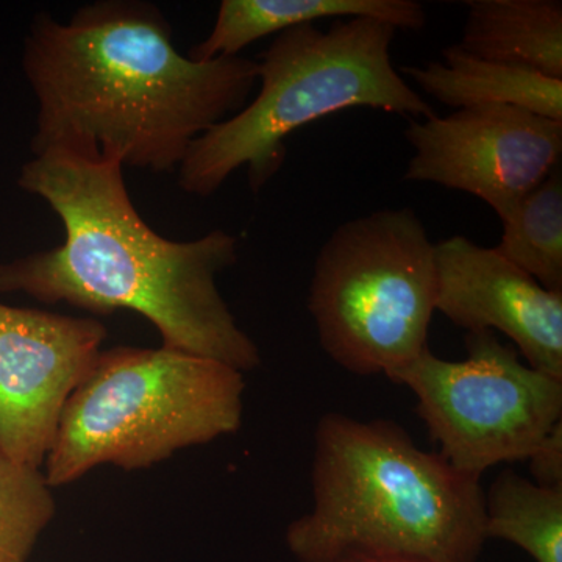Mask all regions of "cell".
Masks as SVG:
<instances>
[{"instance_id": "obj_1", "label": "cell", "mask_w": 562, "mask_h": 562, "mask_svg": "<svg viewBox=\"0 0 562 562\" xmlns=\"http://www.w3.org/2000/svg\"><path fill=\"white\" fill-rule=\"evenodd\" d=\"M22 69L36 99L33 157L116 161L154 173L179 171L195 139L246 106L258 61H194L172 27L143 0H99L68 22L38 13Z\"/></svg>"}, {"instance_id": "obj_2", "label": "cell", "mask_w": 562, "mask_h": 562, "mask_svg": "<svg viewBox=\"0 0 562 562\" xmlns=\"http://www.w3.org/2000/svg\"><path fill=\"white\" fill-rule=\"evenodd\" d=\"M122 169L60 154L22 166L18 184L60 217L65 241L0 262V294L101 316L128 310L157 328L166 349L255 371L260 349L217 288V276L238 261V238L225 231L192 241L162 238L133 205Z\"/></svg>"}, {"instance_id": "obj_3", "label": "cell", "mask_w": 562, "mask_h": 562, "mask_svg": "<svg viewBox=\"0 0 562 562\" xmlns=\"http://www.w3.org/2000/svg\"><path fill=\"white\" fill-rule=\"evenodd\" d=\"M313 498L312 512L284 536L299 562H476L487 541L480 480L420 450L391 420L325 414L316 428Z\"/></svg>"}, {"instance_id": "obj_4", "label": "cell", "mask_w": 562, "mask_h": 562, "mask_svg": "<svg viewBox=\"0 0 562 562\" xmlns=\"http://www.w3.org/2000/svg\"><path fill=\"white\" fill-rule=\"evenodd\" d=\"M397 29L369 18L299 25L277 35L258 60L257 98L195 139L181 161L179 187L210 198L247 168L258 194L286 160V138L349 109L383 110L414 120L436 116L391 60Z\"/></svg>"}, {"instance_id": "obj_5", "label": "cell", "mask_w": 562, "mask_h": 562, "mask_svg": "<svg viewBox=\"0 0 562 562\" xmlns=\"http://www.w3.org/2000/svg\"><path fill=\"white\" fill-rule=\"evenodd\" d=\"M244 373L166 349L102 350L70 394L43 464L52 487L103 464L149 469L190 447L239 430Z\"/></svg>"}, {"instance_id": "obj_6", "label": "cell", "mask_w": 562, "mask_h": 562, "mask_svg": "<svg viewBox=\"0 0 562 562\" xmlns=\"http://www.w3.org/2000/svg\"><path fill=\"white\" fill-rule=\"evenodd\" d=\"M436 244L409 206L344 222L316 257L308 312L322 349L357 375L390 376L428 347Z\"/></svg>"}, {"instance_id": "obj_7", "label": "cell", "mask_w": 562, "mask_h": 562, "mask_svg": "<svg viewBox=\"0 0 562 562\" xmlns=\"http://www.w3.org/2000/svg\"><path fill=\"white\" fill-rule=\"evenodd\" d=\"M468 358L430 349L387 379L416 395L417 414L454 471L482 480L502 462L528 461L562 422V379L519 360L495 333H468Z\"/></svg>"}, {"instance_id": "obj_8", "label": "cell", "mask_w": 562, "mask_h": 562, "mask_svg": "<svg viewBox=\"0 0 562 562\" xmlns=\"http://www.w3.org/2000/svg\"><path fill=\"white\" fill-rule=\"evenodd\" d=\"M405 138L414 154L403 179L471 194L501 220L561 166L562 121L517 106L409 120Z\"/></svg>"}, {"instance_id": "obj_9", "label": "cell", "mask_w": 562, "mask_h": 562, "mask_svg": "<svg viewBox=\"0 0 562 562\" xmlns=\"http://www.w3.org/2000/svg\"><path fill=\"white\" fill-rule=\"evenodd\" d=\"M109 331L94 317L0 303V450L43 468L70 394Z\"/></svg>"}, {"instance_id": "obj_10", "label": "cell", "mask_w": 562, "mask_h": 562, "mask_svg": "<svg viewBox=\"0 0 562 562\" xmlns=\"http://www.w3.org/2000/svg\"><path fill=\"white\" fill-rule=\"evenodd\" d=\"M436 312L468 333H503L528 366L562 379V292L461 235L436 243Z\"/></svg>"}, {"instance_id": "obj_11", "label": "cell", "mask_w": 562, "mask_h": 562, "mask_svg": "<svg viewBox=\"0 0 562 562\" xmlns=\"http://www.w3.org/2000/svg\"><path fill=\"white\" fill-rule=\"evenodd\" d=\"M369 18L419 32L427 11L414 0H222L210 35L188 52L194 61L238 57L255 41L324 20Z\"/></svg>"}, {"instance_id": "obj_12", "label": "cell", "mask_w": 562, "mask_h": 562, "mask_svg": "<svg viewBox=\"0 0 562 562\" xmlns=\"http://www.w3.org/2000/svg\"><path fill=\"white\" fill-rule=\"evenodd\" d=\"M443 61L403 66L398 72L419 85L436 101L453 109L484 105L517 106L562 121V80L535 70L482 60L452 44L442 50Z\"/></svg>"}, {"instance_id": "obj_13", "label": "cell", "mask_w": 562, "mask_h": 562, "mask_svg": "<svg viewBox=\"0 0 562 562\" xmlns=\"http://www.w3.org/2000/svg\"><path fill=\"white\" fill-rule=\"evenodd\" d=\"M460 47L482 60L562 80V2L471 0Z\"/></svg>"}, {"instance_id": "obj_14", "label": "cell", "mask_w": 562, "mask_h": 562, "mask_svg": "<svg viewBox=\"0 0 562 562\" xmlns=\"http://www.w3.org/2000/svg\"><path fill=\"white\" fill-rule=\"evenodd\" d=\"M484 532L520 547L536 562H562V487L503 471L484 492Z\"/></svg>"}, {"instance_id": "obj_15", "label": "cell", "mask_w": 562, "mask_h": 562, "mask_svg": "<svg viewBox=\"0 0 562 562\" xmlns=\"http://www.w3.org/2000/svg\"><path fill=\"white\" fill-rule=\"evenodd\" d=\"M503 258L546 290L562 292V171L553 169L503 217Z\"/></svg>"}, {"instance_id": "obj_16", "label": "cell", "mask_w": 562, "mask_h": 562, "mask_svg": "<svg viewBox=\"0 0 562 562\" xmlns=\"http://www.w3.org/2000/svg\"><path fill=\"white\" fill-rule=\"evenodd\" d=\"M43 468L0 450V562H27L57 513Z\"/></svg>"}, {"instance_id": "obj_17", "label": "cell", "mask_w": 562, "mask_h": 562, "mask_svg": "<svg viewBox=\"0 0 562 562\" xmlns=\"http://www.w3.org/2000/svg\"><path fill=\"white\" fill-rule=\"evenodd\" d=\"M528 461L532 482L541 486L562 487V422L550 431Z\"/></svg>"}, {"instance_id": "obj_18", "label": "cell", "mask_w": 562, "mask_h": 562, "mask_svg": "<svg viewBox=\"0 0 562 562\" xmlns=\"http://www.w3.org/2000/svg\"><path fill=\"white\" fill-rule=\"evenodd\" d=\"M341 562H432L427 560H419V558L406 557H380V558H353Z\"/></svg>"}]
</instances>
